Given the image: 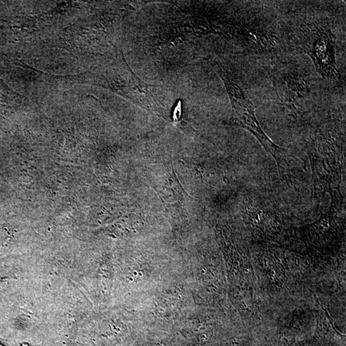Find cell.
<instances>
[{
	"label": "cell",
	"mask_w": 346,
	"mask_h": 346,
	"mask_svg": "<svg viewBox=\"0 0 346 346\" xmlns=\"http://www.w3.org/2000/svg\"><path fill=\"white\" fill-rule=\"evenodd\" d=\"M222 75L232 104L233 124L252 133L265 149L275 158L279 169H282L285 149L277 146L265 134L256 116L255 107L242 87L225 73Z\"/></svg>",
	"instance_id": "1"
},
{
	"label": "cell",
	"mask_w": 346,
	"mask_h": 346,
	"mask_svg": "<svg viewBox=\"0 0 346 346\" xmlns=\"http://www.w3.org/2000/svg\"><path fill=\"white\" fill-rule=\"evenodd\" d=\"M0 346H4V345L1 344V343H0Z\"/></svg>",
	"instance_id": "4"
},
{
	"label": "cell",
	"mask_w": 346,
	"mask_h": 346,
	"mask_svg": "<svg viewBox=\"0 0 346 346\" xmlns=\"http://www.w3.org/2000/svg\"><path fill=\"white\" fill-rule=\"evenodd\" d=\"M326 34L317 39L309 52L317 71L322 75L331 77L336 73L335 61L334 57V47Z\"/></svg>",
	"instance_id": "2"
},
{
	"label": "cell",
	"mask_w": 346,
	"mask_h": 346,
	"mask_svg": "<svg viewBox=\"0 0 346 346\" xmlns=\"http://www.w3.org/2000/svg\"><path fill=\"white\" fill-rule=\"evenodd\" d=\"M22 346H29V345H28V344H26V343H23V344L22 345Z\"/></svg>",
	"instance_id": "3"
}]
</instances>
